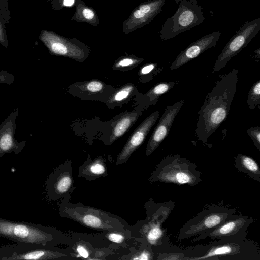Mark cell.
<instances>
[{"instance_id": "11", "label": "cell", "mask_w": 260, "mask_h": 260, "mask_svg": "<svg viewBox=\"0 0 260 260\" xmlns=\"http://www.w3.org/2000/svg\"><path fill=\"white\" fill-rule=\"evenodd\" d=\"M39 39L53 55L73 59H82L84 56V52L81 48L54 32L43 30L41 31Z\"/></svg>"}, {"instance_id": "21", "label": "cell", "mask_w": 260, "mask_h": 260, "mask_svg": "<svg viewBox=\"0 0 260 260\" xmlns=\"http://www.w3.org/2000/svg\"><path fill=\"white\" fill-rule=\"evenodd\" d=\"M138 117L137 112L127 113L122 116L113 127L110 142L112 143L122 136L137 121Z\"/></svg>"}, {"instance_id": "16", "label": "cell", "mask_w": 260, "mask_h": 260, "mask_svg": "<svg viewBox=\"0 0 260 260\" xmlns=\"http://www.w3.org/2000/svg\"><path fill=\"white\" fill-rule=\"evenodd\" d=\"M221 35L220 31L208 34L189 44L181 51L170 67L176 69L194 59L205 51L215 46Z\"/></svg>"}, {"instance_id": "27", "label": "cell", "mask_w": 260, "mask_h": 260, "mask_svg": "<svg viewBox=\"0 0 260 260\" xmlns=\"http://www.w3.org/2000/svg\"><path fill=\"white\" fill-rule=\"evenodd\" d=\"M0 14L5 21V25L9 24L11 16L9 10L8 0H0Z\"/></svg>"}, {"instance_id": "14", "label": "cell", "mask_w": 260, "mask_h": 260, "mask_svg": "<svg viewBox=\"0 0 260 260\" xmlns=\"http://www.w3.org/2000/svg\"><path fill=\"white\" fill-rule=\"evenodd\" d=\"M165 2V0H153L140 5L123 24L124 32L129 33L150 22L160 12Z\"/></svg>"}, {"instance_id": "22", "label": "cell", "mask_w": 260, "mask_h": 260, "mask_svg": "<svg viewBox=\"0 0 260 260\" xmlns=\"http://www.w3.org/2000/svg\"><path fill=\"white\" fill-rule=\"evenodd\" d=\"M175 82H161L151 88L145 95L147 100L155 104L158 99L162 95L169 92L176 85Z\"/></svg>"}, {"instance_id": "6", "label": "cell", "mask_w": 260, "mask_h": 260, "mask_svg": "<svg viewBox=\"0 0 260 260\" xmlns=\"http://www.w3.org/2000/svg\"><path fill=\"white\" fill-rule=\"evenodd\" d=\"M236 210L221 205L205 208L179 229L177 239L183 240L211 231L234 215Z\"/></svg>"}, {"instance_id": "36", "label": "cell", "mask_w": 260, "mask_h": 260, "mask_svg": "<svg viewBox=\"0 0 260 260\" xmlns=\"http://www.w3.org/2000/svg\"><path fill=\"white\" fill-rule=\"evenodd\" d=\"M156 67V64L154 63L147 64L141 70L142 74H147L153 71Z\"/></svg>"}, {"instance_id": "7", "label": "cell", "mask_w": 260, "mask_h": 260, "mask_svg": "<svg viewBox=\"0 0 260 260\" xmlns=\"http://www.w3.org/2000/svg\"><path fill=\"white\" fill-rule=\"evenodd\" d=\"M150 203L148 217L142 226L140 233L145 241L151 247H158L169 243L167 229L163 228L162 224L174 209L175 202Z\"/></svg>"}, {"instance_id": "35", "label": "cell", "mask_w": 260, "mask_h": 260, "mask_svg": "<svg viewBox=\"0 0 260 260\" xmlns=\"http://www.w3.org/2000/svg\"><path fill=\"white\" fill-rule=\"evenodd\" d=\"M140 60L134 59L131 58H125L120 60L117 63V67H126L131 66L133 64L138 63Z\"/></svg>"}, {"instance_id": "3", "label": "cell", "mask_w": 260, "mask_h": 260, "mask_svg": "<svg viewBox=\"0 0 260 260\" xmlns=\"http://www.w3.org/2000/svg\"><path fill=\"white\" fill-rule=\"evenodd\" d=\"M201 172L196 163L181 155H169L156 166L150 182L170 183L177 185L187 184L192 187L201 182Z\"/></svg>"}, {"instance_id": "28", "label": "cell", "mask_w": 260, "mask_h": 260, "mask_svg": "<svg viewBox=\"0 0 260 260\" xmlns=\"http://www.w3.org/2000/svg\"><path fill=\"white\" fill-rule=\"evenodd\" d=\"M133 88L132 85L125 86L114 95L113 100L115 101H120L126 99L128 96Z\"/></svg>"}, {"instance_id": "15", "label": "cell", "mask_w": 260, "mask_h": 260, "mask_svg": "<svg viewBox=\"0 0 260 260\" xmlns=\"http://www.w3.org/2000/svg\"><path fill=\"white\" fill-rule=\"evenodd\" d=\"M71 168L62 165L50 174L46 182V189L48 198L56 200L67 195L73 187Z\"/></svg>"}, {"instance_id": "9", "label": "cell", "mask_w": 260, "mask_h": 260, "mask_svg": "<svg viewBox=\"0 0 260 260\" xmlns=\"http://www.w3.org/2000/svg\"><path fill=\"white\" fill-rule=\"evenodd\" d=\"M254 219L245 215H233L214 230L198 236L191 242L210 237L213 239L243 240L247 239V230Z\"/></svg>"}, {"instance_id": "18", "label": "cell", "mask_w": 260, "mask_h": 260, "mask_svg": "<svg viewBox=\"0 0 260 260\" xmlns=\"http://www.w3.org/2000/svg\"><path fill=\"white\" fill-rule=\"evenodd\" d=\"M66 255L49 249L38 248H34L22 253L13 252L10 257H4L3 260H46L52 259L65 256Z\"/></svg>"}, {"instance_id": "4", "label": "cell", "mask_w": 260, "mask_h": 260, "mask_svg": "<svg viewBox=\"0 0 260 260\" xmlns=\"http://www.w3.org/2000/svg\"><path fill=\"white\" fill-rule=\"evenodd\" d=\"M0 237L33 249L46 247L53 243L55 235L53 229L34 223L13 221L0 218Z\"/></svg>"}, {"instance_id": "5", "label": "cell", "mask_w": 260, "mask_h": 260, "mask_svg": "<svg viewBox=\"0 0 260 260\" xmlns=\"http://www.w3.org/2000/svg\"><path fill=\"white\" fill-rule=\"evenodd\" d=\"M204 20L202 8L197 0H182L174 14L167 18L162 25L159 38L165 41L171 39L201 24Z\"/></svg>"}, {"instance_id": "19", "label": "cell", "mask_w": 260, "mask_h": 260, "mask_svg": "<svg viewBox=\"0 0 260 260\" xmlns=\"http://www.w3.org/2000/svg\"><path fill=\"white\" fill-rule=\"evenodd\" d=\"M235 167L238 171L244 173L257 182H260V168L252 157L239 154L235 158Z\"/></svg>"}, {"instance_id": "13", "label": "cell", "mask_w": 260, "mask_h": 260, "mask_svg": "<svg viewBox=\"0 0 260 260\" xmlns=\"http://www.w3.org/2000/svg\"><path fill=\"white\" fill-rule=\"evenodd\" d=\"M18 112L15 110L0 124V158L6 153L18 154L26 145L25 141L18 142L15 137Z\"/></svg>"}, {"instance_id": "8", "label": "cell", "mask_w": 260, "mask_h": 260, "mask_svg": "<svg viewBox=\"0 0 260 260\" xmlns=\"http://www.w3.org/2000/svg\"><path fill=\"white\" fill-rule=\"evenodd\" d=\"M260 30V18L246 22L229 41L213 66L215 73L224 68L234 56L244 49Z\"/></svg>"}, {"instance_id": "30", "label": "cell", "mask_w": 260, "mask_h": 260, "mask_svg": "<svg viewBox=\"0 0 260 260\" xmlns=\"http://www.w3.org/2000/svg\"><path fill=\"white\" fill-rule=\"evenodd\" d=\"M5 23L0 14V44L5 48L8 47V40L5 29Z\"/></svg>"}, {"instance_id": "20", "label": "cell", "mask_w": 260, "mask_h": 260, "mask_svg": "<svg viewBox=\"0 0 260 260\" xmlns=\"http://www.w3.org/2000/svg\"><path fill=\"white\" fill-rule=\"evenodd\" d=\"M80 176L87 179H95L107 175L105 163L102 158H98L83 165L80 168Z\"/></svg>"}, {"instance_id": "32", "label": "cell", "mask_w": 260, "mask_h": 260, "mask_svg": "<svg viewBox=\"0 0 260 260\" xmlns=\"http://www.w3.org/2000/svg\"><path fill=\"white\" fill-rule=\"evenodd\" d=\"M15 80L14 76L7 71L0 72V84H12Z\"/></svg>"}, {"instance_id": "1", "label": "cell", "mask_w": 260, "mask_h": 260, "mask_svg": "<svg viewBox=\"0 0 260 260\" xmlns=\"http://www.w3.org/2000/svg\"><path fill=\"white\" fill-rule=\"evenodd\" d=\"M239 71L233 69L222 75L206 96L198 112L195 130L198 141L209 146L208 139L228 116L233 99L237 91Z\"/></svg>"}, {"instance_id": "25", "label": "cell", "mask_w": 260, "mask_h": 260, "mask_svg": "<svg viewBox=\"0 0 260 260\" xmlns=\"http://www.w3.org/2000/svg\"><path fill=\"white\" fill-rule=\"evenodd\" d=\"M154 252L151 247L141 250L133 255L131 259L136 260H151L154 259Z\"/></svg>"}, {"instance_id": "26", "label": "cell", "mask_w": 260, "mask_h": 260, "mask_svg": "<svg viewBox=\"0 0 260 260\" xmlns=\"http://www.w3.org/2000/svg\"><path fill=\"white\" fill-rule=\"evenodd\" d=\"M246 133L252 139L254 145L260 151V127H250L246 131Z\"/></svg>"}, {"instance_id": "17", "label": "cell", "mask_w": 260, "mask_h": 260, "mask_svg": "<svg viewBox=\"0 0 260 260\" xmlns=\"http://www.w3.org/2000/svg\"><path fill=\"white\" fill-rule=\"evenodd\" d=\"M159 116V111L153 112L134 132L119 154L116 161L117 165L127 161L133 152L142 145Z\"/></svg>"}, {"instance_id": "12", "label": "cell", "mask_w": 260, "mask_h": 260, "mask_svg": "<svg viewBox=\"0 0 260 260\" xmlns=\"http://www.w3.org/2000/svg\"><path fill=\"white\" fill-rule=\"evenodd\" d=\"M183 104L184 100H180L167 106L147 143L145 151L146 156H148L154 152L168 136L173 121Z\"/></svg>"}, {"instance_id": "37", "label": "cell", "mask_w": 260, "mask_h": 260, "mask_svg": "<svg viewBox=\"0 0 260 260\" xmlns=\"http://www.w3.org/2000/svg\"><path fill=\"white\" fill-rule=\"evenodd\" d=\"M75 2V0H63L62 4L64 6L70 7L72 6Z\"/></svg>"}, {"instance_id": "24", "label": "cell", "mask_w": 260, "mask_h": 260, "mask_svg": "<svg viewBox=\"0 0 260 260\" xmlns=\"http://www.w3.org/2000/svg\"><path fill=\"white\" fill-rule=\"evenodd\" d=\"M247 104L249 109L252 110L260 104V80H258L250 88L248 96Z\"/></svg>"}, {"instance_id": "33", "label": "cell", "mask_w": 260, "mask_h": 260, "mask_svg": "<svg viewBox=\"0 0 260 260\" xmlns=\"http://www.w3.org/2000/svg\"><path fill=\"white\" fill-rule=\"evenodd\" d=\"M86 88L90 92H98L103 89V85L100 81H92L88 83Z\"/></svg>"}, {"instance_id": "10", "label": "cell", "mask_w": 260, "mask_h": 260, "mask_svg": "<svg viewBox=\"0 0 260 260\" xmlns=\"http://www.w3.org/2000/svg\"><path fill=\"white\" fill-rule=\"evenodd\" d=\"M60 214L70 217L89 228L118 231V229L112 224L108 214L99 209L85 206L64 207L60 208Z\"/></svg>"}, {"instance_id": "34", "label": "cell", "mask_w": 260, "mask_h": 260, "mask_svg": "<svg viewBox=\"0 0 260 260\" xmlns=\"http://www.w3.org/2000/svg\"><path fill=\"white\" fill-rule=\"evenodd\" d=\"M76 251L79 257L88 258L90 252L88 248L84 245L79 244L76 247Z\"/></svg>"}, {"instance_id": "2", "label": "cell", "mask_w": 260, "mask_h": 260, "mask_svg": "<svg viewBox=\"0 0 260 260\" xmlns=\"http://www.w3.org/2000/svg\"><path fill=\"white\" fill-rule=\"evenodd\" d=\"M183 260H260L258 244L251 240L220 239L182 250Z\"/></svg>"}, {"instance_id": "31", "label": "cell", "mask_w": 260, "mask_h": 260, "mask_svg": "<svg viewBox=\"0 0 260 260\" xmlns=\"http://www.w3.org/2000/svg\"><path fill=\"white\" fill-rule=\"evenodd\" d=\"M107 239L116 243L121 244L125 240L124 235L118 231H110L106 235Z\"/></svg>"}, {"instance_id": "29", "label": "cell", "mask_w": 260, "mask_h": 260, "mask_svg": "<svg viewBox=\"0 0 260 260\" xmlns=\"http://www.w3.org/2000/svg\"><path fill=\"white\" fill-rule=\"evenodd\" d=\"M78 8L79 9H77V12H79L83 20L91 21L95 19V14L91 9L88 7H79Z\"/></svg>"}, {"instance_id": "23", "label": "cell", "mask_w": 260, "mask_h": 260, "mask_svg": "<svg viewBox=\"0 0 260 260\" xmlns=\"http://www.w3.org/2000/svg\"><path fill=\"white\" fill-rule=\"evenodd\" d=\"M164 249L157 253V259L159 260H183L184 255L182 250L178 247H174L169 243L160 246Z\"/></svg>"}]
</instances>
